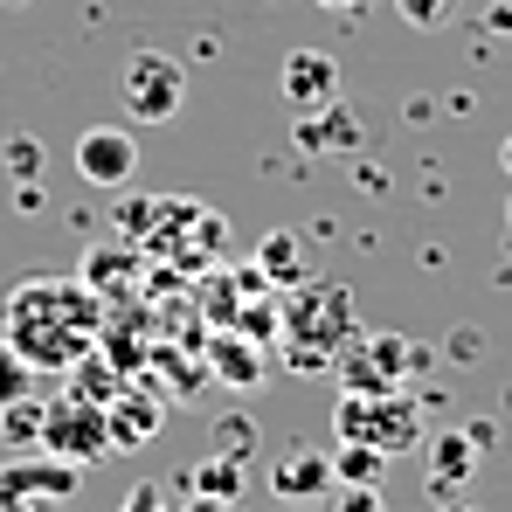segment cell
<instances>
[{
	"mask_svg": "<svg viewBox=\"0 0 512 512\" xmlns=\"http://www.w3.org/2000/svg\"><path fill=\"white\" fill-rule=\"evenodd\" d=\"M42 450L49 457H63V464H104V457H118V443H111V416L97 409V402H77V395H63V402H49V423H42Z\"/></svg>",
	"mask_w": 512,
	"mask_h": 512,
	"instance_id": "cell-7",
	"label": "cell"
},
{
	"mask_svg": "<svg viewBox=\"0 0 512 512\" xmlns=\"http://www.w3.org/2000/svg\"><path fill=\"white\" fill-rule=\"evenodd\" d=\"M77 485H84V464H63L49 450H7V464H0V512L70 506Z\"/></svg>",
	"mask_w": 512,
	"mask_h": 512,
	"instance_id": "cell-5",
	"label": "cell"
},
{
	"mask_svg": "<svg viewBox=\"0 0 512 512\" xmlns=\"http://www.w3.org/2000/svg\"><path fill=\"white\" fill-rule=\"evenodd\" d=\"M187 512H229V506H222V499H194Z\"/></svg>",
	"mask_w": 512,
	"mask_h": 512,
	"instance_id": "cell-27",
	"label": "cell"
},
{
	"mask_svg": "<svg viewBox=\"0 0 512 512\" xmlns=\"http://www.w3.org/2000/svg\"><path fill=\"white\" fill-rule=\"evenodd\" d=\"M139 173V139L125 125H90L77 139V180L84 187H132Z\"/></svg>",
	"mask_w": 512,
	"mask_h": 512,
	"instance_id": "cell-8",
	"label": "cell"
},
{
	"mask_svg": "<svg viewBox=\"0 0 512 512\" xmlns=\"http://www.w3.org/2000/svg\"><path fill=\"white\" fill-rule=\"evenodd\" d=\"M42 423H49V402H42V395H21L14 409H0L7 450H42Z\"/></svg>",
	"mask_w": 512,
	"mask_h": 512,
	"instance_id": "cell-18",
	"label": "cell"
},
{
	"mask_svg": "<svg viewBox=\"0 0 512 512\" xmlns=\"http://www.w3.org/2000/svg\"><path fill=\"white\" fill-rule=\"evenodd\" d=\"M298 146L305 153H353L360 146V125H353V111H340V104L298 111Z\"/></svg>",
	"mask_w": 512,
	"mask_h": 512,
	"instance_id": "cell-13",
	"label": "cell"
},
{
	"mask_svg": "<svg viewBox=\"0 0 512 512\" xmlns=\"http://www.w3.org/2000/svg\"><path fill=\"white\" fill-rule=\"evenodd\" d=\"M104 416H111V443H118V450H139V443L160 429V416H167V409H160L146 388H125V395H118Z\"/></svg>",
	"mask_w": 512,
	"mask_h": 512,
	"instance_id": "cell-14",
	"label": "cell"
},
{
	"mask_svg": "<svg viewBox=\"0 0 512 512\" xmlns=\"http://www.w3.org/2000/svg\"><path fill=\"white\" fill-rule=\"evenodd\" d=\"M256 270H263L270 284H284V291L312 277V270H305V250H298V236H291V229H277V236H263V250H256Z\"/></svg>",
	"mask_w": 512,
	"mask_h": 512,
	"instance_id": "cell-16",
	"label": "cell"
},
{
	"mask_svg": "<svg viewBox=\"0 0 512 512\" xmlns=\"http://www.w3.org/2000/svg\"><path fill=\"white\" fill-rule=\"evenodd\" d=\"M277 97H284L291 111H326V104H340V63H333L326 49H291L284 70H277Z\"/></svg>",
	"mask_w": 512,
	"mask_h": 512,
	"instance_id": "cell-9",
	"label": "cell"
},
{
	"mask_svg": "<svg viewBox=\"0 0 512 512\" xmlns=\"http://www.w3.org/2000/svg\"><path fill=\"white\" fill-rule=\"evenodd\" d=\"M118 512H173V506H167V492H160V485H132V492L118 499Z\"/></svg>",
	"mask_w": 512,
	"mask_h": 512,
	"instance_id": "cell-23",
	"label": "cell"
},
{
	"mask_svg": "<svg viewBox=\"0 0 512 512\" xmlns=\"http://www.w3.org/2000/svg\"><path fill=\"white\" fill-rule=\"evenodd\" d=\"M118 97H125V111H132L139 125L180 118V104H187V70H180V56H167V49H132V56H125V77H118Z\"/></svg>",
	"mask_w": 512,
	"mask_h": 512,
	"instance_id": "cell-6",
	"label": "cell"
},
{
	"mask_svg": "<svg viewBox=\"0 0 512 512\" xmlns=\"http://www.w3.org/2000/svg\"><path fill=\"white\" fill-rule=\"evenodd\" d=\"M423 450H429V485H436V499H457L464 478H471L478 457H485V429H443Z\"/></svg>",
	"mask_w": 512,
	"mask_h": 512,
	"instance_id": "cell-11",
	"label": "cell"
},
{
	"mask_svg": "<svg viewBox=\"0 0 512 512\" xmlns=\"http://www.w3.org/2000/svg\"><path fill=\"white\" fill-rule=\"evenodd\" d=\"M333 512H388V499H381V485H340Z\"/></svg>",
	"mask_w": 512,
	"mask_h": 512,
	"instance_id": "cell-22",
	"label": "cell"
},
{
	"mask_svg": "<svg viewBox=\"0 0 512 512\" xmlns=\"http://www.w3.org/2000/svg\"><path fill=\"white\" fill-rule=\"evenodd\" d=\"M506 429H512V423H506Z\"/></svg>",
	"mask_w": 512,
	"mask_h": 512,
	"instance_id": "cell-31",
	"label": "cell"
},
{
	"mask_svg": "<svg viewBox=\"0 0 512 512\" xmlns=\"http://www.w3.org/2000/svg\"><path fill=\"white\" fill-rule=\"evenodd\" d=\"M333 436L381 450L388 464L429 443L423 436V402H416V395H340V402H333Z\"/></svg>",
	"mask_w": 512,
	"mask_h": 512,
	"instance_id": "cell-3",
	"label": "cell"
},
{
	"mask_svg": "<svg viewBox=\"0 0 512 512\" xmlns=\"http://www.w3.org/2000/svg\"><path fill=\"white\" fill-rule=\"evenodd\" d=\"M21 395H35V367H28L14 346L0 340V409H14Z\"/></svg>",
	"mask_w": 512,
	"mask_h": 512,
	"instance_id": "cell-20",
	"label": "cell"
},
{
	"mask_svg": "<svg viewBox=\"0 0 512 512\" xmlns=\"http://www.w3.org/2000/svg\"><path fill=\"white\" fill-rule=\"evenodd\" d=\"M333 367L346 381L340 395H409V381L423 367V346L402 340V333H353Z\"/></svg>",
	"mask_w": 512,
	"mask_h": 512,
	"instance_id": "cell-4",
	"label": "cell"
},
{
	"mask_svg": "<svg viewBox=\"0 0 512 512\" xmlns=\"http://www.w3.org/2000/svg\"><path fill=\"white\" fill-rule=\"evenodd\" d=\"M388 478V457L367 450V443H340L333 450V485H381Z\"/></svg>",
	"mask_w": 512,
	"mask_h": 512,
	"instance_id": "cell-19",
	"label": "cell"
},
{
	"mask_svg": "<svg viewBox=\"0 0 512 512\" xmlns=\"http://www.w3.org/2000/svg\"><path fill=\"white\" fill-rule=\"evenodd\" d=\"M326 14H353V7H367V0H319Z\"/></svg>",
	"mask_w": 512,
	"mask_h": 512,
	"instance_id": "cell-26",
	"label": "cell"
},
{
	"mask_svg": "<svg viewBox=\"0 0 512 512\" xmlns=\"http://www.w3.org/2000/svg\"><path fill=\"white\" fill-rule=\"evenodd\" d=\"M208 367H215L222 388H236V395H256V388H263V353H256L250 333H215V340H208Z\"/></svg>",
	"mask_w": 512,
	"mask_h": 512,
	"instance_id": "cell-12",
	"label": "cell"
},
{
	"mask_svg": "<svg viewBox=\"0 0 512 512\" xmlns=\"http://www.w3.org/2000/svg\"><path fill=\"white\" fill-rule=\"evenodd\" d=\"M436 512H478V506H464V499H443V506H436Z\"/></svg>",
	"mask_w": 512,
	"mask_h": 512,
	"instance_id": "cell-28",
	"label": "cell"
},
{
	"mask_svg": "<svg viewBox=\"0 0 512 512\" xmlns=\"http://www.w3.org/2000/svg\"><path fill=\"white\" fill-rule=\"evenodd\" d=\"M395 14H402L409 28H443V21L457 14V0H395Z\"/></svg>",
	"mask_w": 512,
	"mask_h": 512,
	"instance_id": "cell-21",
	"label": "cell"
},
{
	"mask_svg": "<svg viewBox=\"0 0 512 512\" xmlns=\"http://www.w3.org/2000/svg\"><path fill=\"white\" fill-rule=\"evenodd\" d=\"M270 492L284 499V506H312V499H326V492H340L333 485V457L326 450H284L277 464H270Z\"/></svg>",
	"mask_w": 512,
	"mask_h": 512,
	"instance_id": "cell-10",
	"label": "cell"
},
{
	"mask_svg": "<svg viewBox=\"0 0 512 512\" xmlns=\"http://www.w3.org/2000/svg\"><path fill=\"white\" fill-rule=\"evenodd\" d=\"M187 485H194L201 499H222V506H236V499H243V457L215 450V457H201V464L187 471Z\"/></svg>",
	"mask_w": 512,
	"mask_h": 512,
	"instance_id": "cell-15",
	"label": "cell"
},
{
	"mask_svg": "<svg viewBox=\"0 0 512 512\" xmlns=\"http://www.w3.org/2000/svg\"><path fill=\"white\" fill-rule=\"evenodd\" d=\"M353 333H360V312H353V291H346V284H333V277L291 284V298H284V312H277V340H284V360H291L298 374L333 367Z\"/></svg>",
	"mask_w": 512,
	"mask_h": 512,
	"instance_id": "cell-2",
	"label": "cell"
},
{
	"mask_svg": "<svg viewBox=\"0 0 512 512\" xmlns=\"http://www.w3.org/2000/svg\"><path fill=\"white\" fill-rule=\"evenodd\" d=\"M499 167H506V173H512V139H506V146H499Z\"/></svg>",
	"mask_w": 512,
	"mask_h": 512,
	"instance_id": "cell-29",
	"label": "cell"
},
{
	"mask_svg": "<svg viewBox=\"0 0 512 512\" xmlns=\"http://www.w3.org/2000/svg\"><path fill=\"white\" fill-rule=\"evenodd\" d=\"M70 381H77V388H70V395H77V402H97V409H111V402H118V395H125V388H118V367H111V360H104V353H97V346H90L84 360H77V367H70Z\"/></svg>",
	"mask_w": 512,
	"mask_h": 512,
	"instance_id": "cell-17",
	"label": "cell"
},
{
	"mask_svg": "<svg viewBox=\"0 0 512 512\" xmlns=\"http://www.w3.org/2000/svg\"><path fill=\"white\" fill-rule=\"evenodd\" d=\"M28 512H63V506H28Z\"/></svg>",
	"mask_w": 512,
	"mask_h": 512,
	"instance_id": "cell-30",
	"label": "cell"
},
{
	"mask_svg": "<svg viewBox=\"0 0 512 512\" xmlns=\"http://www.w3.org/2000/svg\"><path fill=\"white\" fill-rule=\"evenodd\" d=\"M118 270H125V256H118V250H104V256H90V263H84V277H97V284H125Z\"/></svg>",
	"mask_w": 512,
	"mask_h": 512,
	"instance_id": "cell-24",
	"label": "cell"
},
{
	"mask_svg": "<svg viewBox=\"0 0 512 512\" xmlns=\"http://www.w3.org/2000/svg\"><path fill=\"white\" fill-rule=\"evenodd\" d=\"M7 153H14V167H21V173H35V167H42V146H21V139H14Z\"/></svg>",
	"mask_w": 512,
	"mask_h": 512,
	"instance_id": "cell-25",
	"label": "cell"
},
{
	"mask_svg": "<svg viewBox=\"0 0 512 512\" xmlns=\"http://www.w3.org/2000/svg\"><path fill=\"white\" fill-rule=\"evenodd\" d=\"M97 326H104V305L90 284H70V277H21L0 305V340L14 346L35 374H70L97 346Z\"/></svg>",
	"mask_w": 512,
	"mask_h": 512,
	"instance_id": "cell-1",
	"label": "cell"
}]
</instances>
